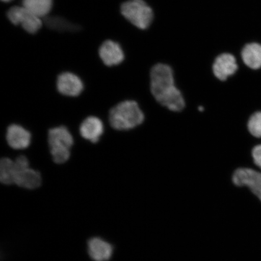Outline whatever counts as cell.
Segmentation results:
<instances>
[{"label":"cell","mask_w":261,"mask_h":261,"mask_svg":"<svg viewBox=\"0 0 261 261\" xmlns=\"http://www.w3.org/2000/svg\"><path fill=\"white\" fill-rule=\"evenodd\" d=\"M198 110L200 111V112H204V107H202V106H200L198 107Z\"/></svg>","instance_id":"21"},{"label":"cell","mask_w":261,"mask_h":261,"mask_svg":"<svg viewBox=\"0 0 261 261\" xmlns=\"http://www.w3.org/2000/svg\"><path fill=\"white\" fill-rule=\"evenodd\" d=\"M101 61L108 67L115 66L122 63L125 55L119 43L112 40L103 42L99 49Z\"/></svg>","instance_id":"9"},{"label":"cell","mask_w":261,"mask_h":261,"mask_svg":"<svg viewBox=\"0 0 261 261\" xmlns=\"http://www.w3.org/2000/svg\"><path fill=\"white\" fill-rule=\"evenodd\" d=\"M57 89L62 95L77 97L83 93L84 86L81 78L71 72H63L57 77Z\"/></svg>","instance_id":"7"},{"label":"cell","mask_w":261,"mask_h":261,"mask_svg":"<svg viewBox=\"0 0 261 261\" xmlns=\"http://www.w3.org/2000/svg\"><path fill=\"white\" fill-rule=\"evenodd\" d=\"M151 90L156 100L169 110L179 112L184 109V98L175 86L173 71L169 65L158 64L152 67Z\"/></svg>","instance_id":"1"},{"label":"cell","mask_w":261,"mask_h":261,"mask_svg":"<svg viewBox=\"0 0 261 261\" xmlns=\"http://www.w3.org/2000/svg\"><path fill=\"white\" fill-rule=\"evenodd\" d=\"M16 173L29 168V162L24 155L18 156L14 161Z\"/></svg>","instance_id":"19"},{"label":"cell","mask_w":261,"mask_h":261,"mask_svg":"<svg viewBox=\"0 0 261 261\" xmlns=\"http://www.w3.org/2000/svg\"><path fill=\"white\" fill-rule=\"evenodd\" d=\"M237 187H247L261 201V173L249 168L238 169L232 177Z\"/></svg>","instance_id":"6"},{"label":"cell","mask_w":261,"mask_h":261,"mask_svg":"<svg viewBox=\"0 0 261 261\" xmlns=\"http://www.w3.org/2000/svg\"><path fill=\"white\" fill-rule=\"evenodd\" d=\"M248 129L252 135L261 138V112H257L251 116L248 122Z\"/></svg>","instance_id":"18"},{"label":"cell","mask_w":261,"mask_h":261,"mask_svg":"<svg viewBox=\"0 0 261 261\" xmlns=\"http://www.w3.org/2000/svg\"><path fill=\"white\" fill-rule=\"evenodd\" d=\"M2 1L4 2H10L12 1V0H2Z\"/></svg>","instance_id":"22"},{"label":"cell","mask_w":261,"mask_h":261,"mask_svg":"<svg viewBox=\"0 0 261 261\" xmlns=\"http://www.w3.org/2000/svg\"><path fill=\"white\" fill-rule=\"evenodd\" d=\"M52 4V0H22V6L40 18L47 15Z\"/></svg>","instance_id":"15"},{"label":"cell","mask_w":261,"mask_h":261,"mask_svg":"<svg viewBox=\"0 0 261 261\" xmlns=\"http://www.w3.org/2000/svg\"><path fill=\"white\" fill-rule=\"evenodd\" d=\"M88 252L94 261H109L112 256L113 248L102 238H93L88 242Z\"/></svg>","instance_id":"12"},{"label":"cell","mask_w":261,"mask_h":261,"mask_svg":"<svg viewBox=\"0 0 261 261\" xmlns=\"http://www.w3.org/2000/svg\"><path fill=\"white\" fill-rule=\"evenodd\" d=\"M238 65L236 58L229 54H223L218 56L213 65L215 76L218 80L224 81L236 73Z\"/></svg>","instance_id":"11"},{"label":"cell","mask_w":261,"mask_h":261,"mask_svg":"<svg viewBox=\"0 0 261 261\" xmlns=\"http://www.w3.org/2000/svg\"><path fill=\"white\" fill-rule=\"evenodd\" d=\"M48 143L52 159L57 164H63L70 158L73 136L66 126L54 127L48 132Z\"/></svg>","instance_id":"3"},{"label":"cell","mask_w":261,"mask_h":261,"mask_svg":"<svg viewBox=\"0 0 261 261\" xmlns=\"http://www.w3.org/2000/svg\"><path fill=\"white\" fill-rule=\"evenodd\" d=\"M252 156L255 165L261 169V145L254 147L252 151Z\"/></svg>","instance_id":"20"},{"label":"cell","mask_w":261,"mask_h":261,"mask_svg":"<svg viewBox=\"0 0 261 261\" xmlns=\"http://www.w3.org/2000/svg\"><path fill=\"white\" fill-rule=\"evenodd\" d=\"M7 15L13 24L21 25L29 34H36L42 27L41 18L32 14L23 6H15L10 9Z\"/></svg>","instance_id":"5"},{"label":"cell","mask_w":261,"mask_h":261,"mask_svg":"<svg viewBox=\"0 0 261 261\" xmlns=\"http://www.w3.org/2000/svg\"><path fill=\"white\" fill-rule=\"evenodd\" d=\"M42 178L40 173L30 168L16 173L15 184L19 187L29 189L40 187Z\"/></svg>","instance_id":"13"},{"label":"cell","mask_w":261,"mask_h":261,"mask_svg":"<svg viewBox=\"0 0 261 261\" xmlns=\"http://www.w3.org/2000/svg\"><path fill=\"white\" fill-rule=\"evenodd\" d=\"M103 132V122L96 116L87 117L80 126V133L82 138L93 143L99 141Z\"/></svg>","instance_id":"10"},{"label":"cell","mask_w":261,"mask_h":261,"mask_svg":"<svg viewBox=\"0 0 261 261\" xmlns=\"http://www.w3.org/2000/svg\"><path fill=\"white\" fill-rule=\"evenodd\" d=\"M45 23L48 28L58 31L74 32L80 29L77 25L71 24L60 17L47 18Z\"/></svg>","instance_id":"17"},{"label":"cell","mask_w":261,"mask_h":261,"mask_svg":"<svg viewBox=\"0 0 261 261\" xmlns=\"http://www.w3.org/2000/svg\"><path fill=\"white\" fill-rule=\"evenodd\" d=\"M245 64L252 69L261 67V45L257 43L248 44L241 53Z\"/></svg>","instance_id":"14"},{"label":"cell","mask_w":261,"mask_h":261,"mask_svg":"<svg viewBox=\"0 0 261 261\" xmlns=\"http://www.w3.org/2000/svg\"><path fill=\"white\" fill-rule=\"evenodd\" d=\"M6 139L8 145L12 149L21 150L30 146L32 135L23 126L12 124L6 130Z\"/></svg>","instance_id":"8"},{"label":"cell","mask_w":261,"mask_h":261,"mask_svg":"<svg viewBox=\"0 0 261 261\" xmlns=\"http://www.w3.org/2000/svg\"><path fill=\"white\" fill-rule=\"evenodd\" d=\"M15 176L14 161L9 158H3L0 162V180L2 184L6 185L15 184Z\"/></svg>","instance_id":"16"},{"label":"cell","mask_w":261,"mask_h":261,"mask_svg":"<svg viewBox=\"0 0 261 261\" xmlns=\"http://www.w3.org/2000/svg\"><path fill=\"white\" fill-rule=\"evenodd\" d=\"M121 12L126 19L139 29H146L152 20V9L143 0H129L124 3Z\"/></svg>","instance_id":"4"},{"label":"cell","mask_w":261,"mask_h":261,"mask_svg":"<svg viewBox=\"0 0 261 261\" xmlns=\"http://www.w3.org/2000/svg\"><path fill=\"white\" fill-rule=\"evenodd\" d=\"M144 114L134 100H125L110 110L109 120L113 128L126 130L136 128L144 121Z\"/></svg>","instance_id":"2"}]
</instances>
